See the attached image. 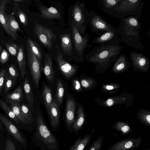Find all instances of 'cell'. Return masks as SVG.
Masks as SVG:
<instances>
[{"instance_id":"cell-40","label":"cell","mask_w":150,"mask_h":150,"mask_svg":"<svg viewBox=\"0 0 150 150\" xmlns=\"http://www.w3.org/2000/svg\"><path fill=\"white\" fill-rule=\"evenodd\" d=\"M9 59V54L5 49H3L0 55V62L2 64L6 63Z\"/></svg>"},{"instance_id":"cell-24","label":"cell","mask_w":150,"mask_h":150,"mask_svg":"<svg viewBox=\"0 0 150 150\" xmlns=\"http://www.w3.org/2000/svg\"><path fill=\"white\" fill-rule=\"evenodd\" d=\"M23 88L26 100L29 107L33 111L34 101V96L32 89L27 77L25 78L23 84Z\"/></svg>"},{"instance_id":"cell-2","label":"cell","mask_w":150,"mask_h":150,"mask_svg":"<svg viewBox=\"0 0 150 150\" xmlns=\"http://www.w3.org/2000/svg\"><path fill=\"white\" fill-rule=\"evenodd\" d=\"M123 48L120 44L115 43L101 44L86 54V57L88 62L105 66L115 61Z\"/></svg>"},{"instance_id":"cell-31","label":"cell","mask_w":150,"mask_h":150,"mask_svg":"<svg viewBox=\"0 0 150 150\" xmlns=\"http://www.w3.org/2000/svg\"><path fill=\"white\" fill-rule=\"evenodd\" d=\"M0 106L8 116L15 122L18 124L19 120L16 116L11 108L2 100L0 98Z\"/></svg>"},{"instance_id":"cell-20","label":"cell","mask_w":150,"mask_h":150,"mask_svg":"<svg viewBox=\"0 0 150 150\" xmlns=\"http://www.w3.org/2000/svg\"><path fill=\"white\" fill-rule=\"evenodd\" d=\"M61 46L64 54L71 55L72 51V40L70 34H61L60 37Z\"/></svg>"},{"instance_id":"cell-47","label":"cell","mask_w":150,"mask_h":150,"mask_svg":"<svg viewBox=\"0 0 150 150\" xmlns=\"http://www.w3.org/2000/svg\"><path fill=\"white\" fill-rule=\"evenodd\" d=\"M12 1L16 3H22L23 1V0H12Z\"/></svg>"},{"instance_id":"cell-5","label":"cell","mask_w":150,"mask_h":150,"mask_svg":"<svg viewBox=\"0 0 150 150\" xmlns=\"http://www.w3.org/2000/svg\"><path fill=\"white\" fill-rule=\"evenodd\" d=\"M88 22L91 31L98 35L111 31L115 27L110 24L92 10L90 13Z\"/></svg>"},{"instance_id":"cell-17","label":"cell","mask_w":150,"mask_h":150,"mask_svg":"<svg viewBox=\"0 0 150 150\" xmlns=\"http://www.w3.org/2000/svg\"><path fill=\"white\" fill-rule=\"evenodd\" d=\"M10 1L7 0L0 1V21L7 33L11 37L12 41H14L15 40L8 26L6 18V5Z\"/></svg>"},{"instance_id":"cell-38","label":"cell","mask_w":150,"mask_h":150,"mask_svg":"<svg viewBox=\"0 0 150 150\" xmlns=\"http://www.w3.org/2000/svg\"><path fill=\"white\" fill-rule=\"evenodd\" d=\"M17 14L21 23L26 27L28 25V21L26 15L19 8L18 9Z\"/></svg>"},{"instance_id":"cell-46","label":"cell","mask_w":150,"mask_h":150,"mask_svg":"<svg viewBox=\"0 0 150 150\" xmlns=\"http://www.w3.org/2000/svg\"><path fill=\"white\" fill-rule=\"evenodd\" d=\"M106 88L108 90H111L113 88V87L111 86L108 85L106 86Z\"/></svg>"},{"instance_id":"cell-34","label":"cell","mask_w":150,"mask_h":150,"mask_svg":"<svg viewBox=\"0 0 150 150\" xmlns=\"http://www.w3.org/2000/svg\"><path fill=\"white\" fill-rule=\"evenodd\" d=\"M21 107L27 123L31 124L33 121V117L30 108L24 103L22 104Z\"/></svg>"},{"instance_id":"cell-4","label":"cell","mask_w":150,"mask_h":150,"mask_svg":"<svg viewBox=\"0 0 150 150\" xmlns=\"http://www.w3.org/2000/svg\"><path fill=\"white\" fill-rule=\"evenodd\" d=\"M36 122V137L44 144L48 150H57L59 145L57 139L47 126L38 107Z\"/></svg>"},{"instance_id":"cell-23","label":"cell","mask_w":150,"mask_h":150,"mask_svg":"<svg viewBox=\"0 0 150 150\" xmlns=\"http://www.w3.org/2000/svg\"><path fill=\"white\" fill-rule=\"evenodd\" d=\"M43 70L47 79L51 82L53 81L54 76L53 62L51 57L48 54H45Z\"/></svg>"},{"instance_id":"cell-30","label":"cell","mask_w":150,"mask_h":150,"mask_svg":"<svg viewBox=\"0 0 150 150\" xmlns=\"http://www.w3.org/2000/svg\"><path fill=\"white\" fill-rule=\"evenodd\" d=\"M31 50L34 54L40 61L42 60V51L39 44L35 40L30 38L27 40Z\"/></svg>"},{"instance_id":"cell-7","label":"cell","mask_w":150,"mask_h":150,"mask_svg":"<svg viewBox=\"0 0 150 150\" xmlns=\"http://www.w3.org/2000/svg\"><path fill=\"white\" fill-rule=\"evenodd\" d=\"M27 60L30 72L33 82L36 87H38L41 77V63L32 51L27 40Z\"/></svg>"},{"instance_id":"cell-25","label":"cell","mask_w":150,"mask_h":150,"mask_svg":"<svg viewBox=\"0 0 150 150\" xmlns=\"http://www.w3.org/2000/svg\"><path fill=\"white\" fill-rule=\"evenodd\" d=\"M7 102L10 104L11 108L18 120L24 124H27L19 103L13 100H9Z\"/></svg>"},{"instance_id":"cell-45","label":"cell","mask_w":150,"mask_h":150,"mask_svg":"<svg viewBox=\"0 0 150 150\" xmlns=\"http://www.w3.org/2000/svg\"><path fill=\"white\" fill-rule=\"evenodd\" d=\"M113 101L112 99H108L106 101V103L109 106H111L113 104Z\"/></svg>"},{"instance_id":"cell-15","label":"cell","mask_w":150,"mask_h":150,"mask_svg":"<svg viewBox=\"0 0 150 150\" xmlns=\"http://www.w3.org/2000/svg\"><path fill=\"white\" fill-rule=\"evenodd\" d=\"M130 58L134 65L137 67H146L149 64L148 58L142 53L130 51Z\"/></svg>"},{"instance_id":"cell-36","label":"cell","mask_w":150,"mask_h":150,"mask_svg":"<svg viewBox=\"0 0 150 150\" xmlns=\"http://www.w3.org/2000/svg\"><path fill=\"white\" fill-rule=\"evenodd\" d=\"M8 51L12 56H16L17 54L18 50V47L14 43L8 41L3 42Z\"/></svg>"},{"instance_id":"cell-9","label":"cell","mask_w":150,"mask_h":150,"mask_svg":"<svg viewBox=\"0 0 150 150\" xmlns=\"http://www.w3.org/2000/svg\"><path fill=\"white\" fill-rule=\"evenodd\" d=\"M89 14L85 9L84 4L81 3L80 6L78 4L74 6L72 15L74 21L80 28L79 30L82 34L85 33L88 22Z\"/></svg>"},{"instance_id":"cell-28","label":"cell","mask_w":150,"mask_h":150,"mask_svg":"<svg viewBox=\"0 0 150 150\" xmlns=\"http://www.w3.org/2000/svg\"><path fill=\"white\" fill-rule=\"evenodd\" d=\"M113 128L123 135L127 134L132 131V129L129 125L123 122H116L113 125Z\"/></svg>"},{"instance_id":"cell-42","label":"cell","mask_w":150,"mask_h":150,"mask_svg":"<svg viewBox=\"0 0 150 150\" xmlns=\"http://www.w3.org/2000/svg\"><path fill=\"white\" fill-rule=\"evenodd\" d=\"M6 72L5 70L3 69L0 72V94H1L3 89Z\"/></svg>"},{"instance_id":"cell-49","label":"cell","mask_w":150,"mask_h":150,"mask_svg":"<svg viewBox=\"0 0 150 150\" xmlns=\"http://www.w3.org/2000/svg\"><path fill=\"white\" fill-rule=\"evenodd\" d=\"M1 128V123L0 122V129Z\"/></svg>"},{"instance_id":"cell-50","label":"cell","mask_w":150,"mask_h":150,"mask_svg":"<svg viewBox=\"0 0 150 150\" xmlns=\"http://www.w3.org/2000/svg\"><path fill=\"white\" fill-rule=\"evenodd\" d=\"M144 150H150V149H149V150H148V149H147Z\"/></svg>"},{"instance_id":"cell-27","label":"cell","mask_w":150,"mask_h":150,"mask_svg":"<svg viewBox=\"0 0 150 150\" xmlns=\"http://www.w3.org/2000/svg\"><path fill=\"white\" fill-rule=\"evenodd\" d=\"M42 96L48 112L52 101V97L51 89L46 85L44 86Z\"/></svg>"},{"instance_id":"cell-35","label":"cell","mask_w":150,"mask_h":150,"mask_svg":"<svg viewBox=\"0 0 150 150\" xmlns=\"http://www.w3.org/2000/svg\"><path fill=\"white\" fill-rule=\"evenodd\" d=\"M120 0H103L101 1V8L103 11L110 10L117 5Z\"/></svg>"},{"instance_id":"cell-51","label":"cell","mask_w":150,"mask_h":150,"mask_svg":"<svg viewBox=\"0 0 150 150\" xmlns=\"http://www.w3.org/2000/svg\"></svg>"},{"instance_id":"cell-43","label":"cell","mask_w":150,"mask_h":150,"mask_svg":"<svg viewBox=\"0 0 150 150\" xmlns=\"http://www.w3.org/2000/svg\"><path fill=\"white\" fill-rule=\"evenodd\" d=\"M73 87L74 89L77 91H80L81 90V86L80 83L77 80H74L73 82Z\"/></svg>"},{"instance_id":"cell-18","label":"cell","mask_w":150,"mask_h":150,"mask_svg":"<svg viewBox=\"0 0 150 150\" xmlns=\"http://www.w3.org/2000/svg\"><path fill=\"white\" fill-rule=\"evenodd\" d=\"M94 132L92 130L90 134H86L83 137H79L69 150H84L90 141Z\"/></svg>"},{"instance_id":"cell-19","label":"cell","mask_w":150,"mask_h":150,"mask_svg":"<svg viewBox=\"0 0 150 150\" xmlns=\"http://www.w3.org/2000/svg\"><path fill=\"white\" fill-rule=\"evenodd\" d=\"M48 113L50 117L52 127L53 128H57L59 121V111L57 104L53 100L50 106Z\"/></svg>"},{"instance_id":"cell-16","label":"cell","mask_w":150,"mask_h":150,"mask_svg":"<svg viewBox=\"0 0 150 150\" xmlns=\"http://www.w3.org/2000/svg\"><path fill=\"white\" fill-rule=\"evenodd\" d=\"M39 8L41 13V17L50 19H58L61 18L60 13L54 7H47L44 5H40Z\"/></svg>"},{"instance_id":"cell-41","label":"cell","mask_w":150,"mask_h":150,"mask_svg":"<svg viewBox=\"0 0 150 150\" xmlns=\"http://www.w3.org/2000/svg\"><path fill=\"white\" fill-rule=\"evenodd\" d=\"M5 150H16V147L14 143L10 139H7L6 141Z\"/></svg>"},{"instance_id":"cell-26","label":"cell","mask_w":150,"mask_h":150,"mask_svg":"<svg viewBox=\"0 0 150 150\" xmlns=\"http://www.w3.org/2000/svg\"><path fill=\"white\" fill-rule=\"evenodd\" d=\"M77 113V117L74 121L72 127L75 131H79L82 127L85 121V115L81 107L78 108Z\"/></svg>"},{"instance_id":"cell-8","label":"cell","mask_w":150,"mask_h":150,"mask_svg":"<svg viewBox=\"0 0 150 150\" xmlns=\"http://www.w3.org/2000/svg\"><path fill=\"white\" fill-rule=\"evenodd\" d=\"M72 37L75 50L79 55L82 57L83 55L86 48H90L91 45L87 44L89 37L87 34L84 37L81 36L79 30L74 24L71 25Z\"/></svg>"},{"instance_id":"cell-37","label":"cell","mask_w":150,"mask_h":150,"mask_svg":"<svg viewBox=\"0 0 150 150\" xmlns=\"http://www.w3.org/2000/svg\"><path fill=\"white\" fill-rule=\"evenodd\" d=\"M103 141V137L101 136L96 139L88 150H101Z\"/></svg>"},{"instance_id":"cell-12","label":"cell","mask_w":150,"mask_h":150,"mask_svg":"<svg viewBox=\"0 0 150 150\" xmlns=\"http://www.w3.org/2000/svg\"><path fill=\"white\" fill-rule=\"evenodd\" d=\"M120 40L117 28L115 27L113 30L105 33L96 38L91 43L100 44L113 42L120 44Z\"/></svg>"},{"instance_id":"cell-33","label":"cell","mask_w":150,"mask_h":150,"mask_svg":"<svg viewBox=\"0 0 150 150\" xmlns=\"http://www.w3.org/2000/svg\"><path fill=\"white\" fill-rule=\"evenodd\" d=\"M64 94V89L63 84L60 79H59L57 84V98L59 106L62 103Z\"/></svg>"},{"instance_id":"cell-52","label":"cell","mask_w":150,"mask_h":150,"mask_svg":"<svg viewBox=\"0 0 150 150\" xmlns=\"http://www.w3.org/2000/svg\"><path fill=\"white\" fill-rule=\"evenodd\" d=\"M0 136H1V135H0Z\"/></svg>"},{"instance_id":"cell-22","label":"cell","mask_w":150,"mask_h":150,"mask_svg":"<svg viewBox=\"0 0 150 150\" xmlns=\"http://www.w3.org/2000/svg\"><path fill=\"white\" fill-rule=\"evenodd\" d=\"M17 59L21 76L23 78L26 74V73L25 54L24 45L23 44L20 45L18 46Z\"/></svg>"},{"instance_id":"cell-29","label":"cell","mask_w":150,"mask_h":150,"mask_svg":"<svg viewBox=\"0 0 150 150\" xmlns=\"http://www.w3.org/2000/svg\"><path fill=\"white\" fill-rule=\"evenodd\" d=\"M23 98L22 88L21 86H19L13 92L8 93L6 96V101H16L20 102Z\"/></svg>"},{"instance_id":"cell-14","label":"cell","mask_w":150,"mask_h":150,"mask_svg":"<svg viewBox=\"0 0 150 150\" xmlns=\"http://www.w3.org/2000/svg\"><path fill=\"white\" fill-rule=\"evenodd\" d=\"M76 102L71 98H69L67 101L66 110V120L68 127L72 126L74 121Z\"/></svg>"},{"instance_id":"cell-10","label":"cell","mask_w":150,"mask_h":150,"mask_svg":"<svg viewBox=\"0 0 150 150\" xmlns=\"http://www.w3.org/2000/svg\"><path fill=\"white\" fill-rule=\"evenodd\" d=\"M142 141V138L139 136L126 139L115 143L108 150H132L140 146Z\"/></svg>"},{"instance_id":"cell-3","label":"cell","mask_w":150,"mask_h":150,"mask_svg":"<svg viewBox=\"0 0 150 150\" xmlns=\"http://www.w3.org/2000/svg\"><path fill=\"white\" fill-rule=\"evenodd\" d=\"M144 3L143 0H120L117 6L113 8L104 11L121 21L129 16L141 18Z\"/></svg>"},{"instance_id":"cell-13","label":"cell","mask_w":150,"mask_h":150,"mask_svg":"<svg viewBox=\"0 0 150 150\" xmlns=\"http://www.w3.org/2000/svg\"><path fill=\"white\" fill-rule=\"evenodd\" d=\"M0 120L8 131L18 141L23 144L25 140L17 127L7 118L0 114Z\"/></svg>"},{"instance_id":"cell-39","label":"cell","mask_w":150,"mask_h":150,"mask_svg":"<svg viewBox=\"0 0 150 150\" xmlns=\"http://www.w3.org/2000/svg\"><path fill=\"white\" fill-rule=\"evenodd\" d=\"M8 70L10 75L16 80L19 74L16 66L13 64L10 65L8 67Z\"/></svg>"},{"instance_id":"cell-6","label":"cell","mask_w":150,"mask_h":150,"mask_svg":"<svg viewBox=\"0 0 150 150\" xmlns=\"http://www.w3.org/2000/svg\"><path fill=\"white\" fill-rule=\"evenodd\" d=\"M33 31L45 47L52 48L56 35L51 29L35 22Z\"/></svg>"},{"instance_id":"cell-48","label":"cell","mask_w":150,"mask_h":150,"mask_svg":"<svg viewBox=\"0 0 150 150\" xmlns=\"http://www.w3.org/2000/svg\"><path fill=\"white\" fill-rule=\"evenodd\" d=\"M1 50H2V47H1V45H0V55L1 52Z\"/></svg>"},{"instance_id":"cell-32","label":"cell","mask_w":150,"mask_h":150,"mask_svg":"<svg viewBox=\"0 0 150 150\" xmlns=\"http://www.w3.org/2000/svg\"><path fill=\"white\" fill-rule=\"evenodd\" d=\"M16 80L12 77L10 74H8L5 76L3 88L4 92L7 93L14 85Z\"/></svg>"},{"instance_id":"cell-11","label":"cell","mask_w":150,"mask_h":150,"mask_svg":"<svg viewBox=\"0 0 150 150\" xmlns=\"http://www.w3.org/2000/svg\"><path fill=\"white\" fill-rule=\"evenodd\" d=\"M56 48L57 50L56 59L59 67L67 78H70L76 72V66H73L66 62L64 59L62 54L58 45L56 46Z\"/></svg>"},{"instance_id":"cell-44","label":"cell","mask_w":150,"mask_h":150,"mask_svg":"<svg viewBox=\"0 0 150 150\" xmlns=\"http://www.w3.org/2000/svg\"><path fill=\"white\" fill-rule=\"evenodd\" d=\"M81 83L82 86L85 88L88 87L90 85V82L87 80L82 79L81 81Z\"/></svg>"},{"instance_id":"cell-1","label":"cell","mask_w":150,"mask_h":150,"mask_svg":"<svg viewBox=\"0 0 150 150\" xmlns=\"http://www.w3.org/2000/svg\"><path fill=\"white\" fill-rule=\"evenodd\" d=\"M141 26L139 19L134 16H128L121 21L117 28L121 42L131 47L144 49L140 35Z\"/></svg>"},{"instance_id":"cell-21","label":"cell","mask_w":150,"mask_h":150,"mask_svg":"<svg viewBox=\"0 0 150 150\" xmlns=\"http://www.w3.org/2000/svg\"><path fill=\"white\" fill-rule=\"evenodd\" d=\"M6 18L8 26L16 40L18 37L17 32L23 33V32L13 13L9 15L6 14Z\"/></svg>"}]
</instances>
